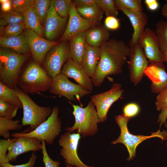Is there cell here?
<instances>
[{"mask_svg":"<svg viewBox=\"0 0 167 167\" xmlns=\"http://www.w3.org/2000/svg\"><path fill=\"white\" fill-rule=\"evenodd\" d=\"M160 48L164 53L167 51V21L160 20L155 25L154 31Z\"/></svg>","mask_w":167,"mask_h":167,"instance_id":"cell-29","label":"cell"},{"mask_svg":"<svg viewBox=\"0 0 167 167\" xmlns=\"http://www.w3.org/2000/svg\"><path fill=\"white\" fill-rule=\"evenodd\" d=\"M122 87L121 84L115 83L109 90L91 96V101L96 107L99 123L106 120L109 108L122 96L124 91Z\"/></svg>","mask_w":167,"mask_h":167,"instance_id":"cell-11","label":"cell"},{"mask_svg":"<svg viewBox=\"0 0 167 167\" xmlns=\"http://www.w3.org/2000/svg\"><path fill=\"white\" fill-rule=\"evenodd\" d=\"M144 73L151 81L152 92L159 93L167 87V73L163 63H150Z\"/></svg>","mask_w":167,"mask_h":167,"instance_id":"cell-19","label":"cell"},{"mask_svg":"<svg viewBox=\"0 0 167 167\" xmlns=\"http://www.w3.org/2000/svg\"><path fill=\"white\" fill-rule=\"evenodd\" d=\"M118 10L122 9L143 11L141 0H114Z\"/></svg>","mask_w":167,"mask_h":167,"instance_id":"cell-32","label":"cell"},{"mask_svg":"<svg viewBox=\"0 0 167 167\" xmlns=\"http://www.w3.org/2000/svg\"><path fill=\"white\" fill-rule=\"evenodd\" d=\"M59 109L55 106L52 109L50 116L34 130L28 132H15L11 134L13 138L25 136L34 138L41 142L45 141L49 145L54 143L62 129V122L58 117Z\"/></svg>","mask_w":167,"mask_h":167,"instance_id":"cell-5","label":"cell"},{"mask_svg":"<svg viewBox=\"0 0 167 167\" xmlns=\"http://www.w3.org/2000/svg\"><path fill=\"white\" fill-rule=\"evenodd\" d=\"M100 58L91 77L96 87L102 84L107 76L116 75L123 71V66L130 53V46L123 41L112 38L100 46Z\"/></svg>","mask_w":167,"mask_h":167,"instance_id":"cell-1","label":"cell"},{"mask_svg":"<svg viewBox=\"0 0 167 167\" xmlns=\"http://www.w3.org/2000/svg\"><path fill=\"white\" fill-rule=\"evenodd\" d=\"M24 34L27 39L34 61L41 66L49 51L59 43L45 39L29 29H25Z\"/></svg>","mask_w":167,"mask_h":167,"instance_id":"cell-13","label":"cell"},{"mask_svg":"<svg viewBox=\"0 0 167 167\" xmlns=\"http://www.w3.org/2000/svg\"><path fill=\"white\" fill-rule=\"evenodd\" d=\"M19 107L0 98V117L12 119L17 114Z\"/></svg>","mask_w":167,"mask_h":167,"instance_id":"cell-33","label":"cell"},{"mask_svg":"<svg viewBox=\"0 0 167 167\" xmlns=\"http://www.w3.org/2000/svg\"><path fill=\"white\" fill-rule=\"evenodd\" d=\"M37 157V156L34 152L31 154L28 162L25 164L13 165L8 162L0 165V167H35L34 165Z\"/></svg>","mask_w":167,"mask_h":167,"instance_id":"cell-42","label":"cell"},{"mask_svg":"<svg viewBox=\"0 0 167 167\" xmlns=\"http://www.w3.org/2000/svg\"><path fill=\"white\" fill-rule=\"evenodd\" d=\"M137 43L143 49L149 63L165 62L154 31L149 28H146L140 36Z\"/></svg>","mask_w":167,"mask_h":167,"instance_id":"cell-14","label":"cell"},{"mask_svg":"<svg viewBox=\"0 0 167 167\" xmlns=\"http://www.w3.org/2000/svg\"><path fill=\"white\" fill-rule=\"evenodd\" d=\"M161 13L163 16L167 18V3L163 5L161 9Z\"/></svg>","mask_w":167,"mask_h":167,"instance_id":"cell-48","label":"cell"},{"mask_svg":"<svg viewBox=\"0 0 167 167\" xmlns=\"http://www.w3.org/2000/svg\"><path fill=\"white\" fill-rule=\"evenodd\" d=\"M20 122L18 119L13 120L0 117V135L4 139H10V131L20 130L23 126Z\"/></svg>","mask_w":167,"mask_h":167,"instance_id":"cell-27","label":"cell"},{"mask_svg":"<svg viewBox=\"0 0 167 167\" xmlns=\"http://www.w3.org/2000/svg\"><path fill=\"white\" fill-rule=\"evenodd\" d=\"M0 45L2 47L10 48L20 54L29 56L31 53L24 34L15 36H0Z\"/></svg>","mask_w":167,"mask_h":167,"instance_id":"cell-22","label":"cell"},{"mask_svg":"<svg viewBox=\"0 0 167 167\" xmlns=\"http://www.w3.org/2000/svg\"><path fill=\"white\" fill-rule=\"evenodd\" d=\"M144 2L150 11L156 10L159 7V3L156 0H145Z\"/></svg>","mask_w":167,"mask_h":167,"instance_id":"cell-45","label":"cell"},{"mask_svg":"<svg viewBox=\"0 0 167 167\" xmlns=\"http://www.w3.org/2000/svg\"><path fill=\"white\" fill-rule=\"evenodd\" d=\"M54 9L60 16L67 18L69 14L72 2L70 0H52Z\"/></svg>","mask_w":167,"mask_h":167,"instance_id":"cell-34","label":"cell"},{"mask_svg":"<svg viewBox=\"0 0 167 167\" xmlns=\"http://www.w3.org/2000/svg\"><path fill=\"white\" fill-rule=\"evenodd\" d=\"M129 60L127 61L130 80L134 86L137 85L145 75L144 72L149 65V62L144 51L138 43L129 42Z\"/></svg>","mask_w":167,"mask_h":167,"instance_id":"cell-10","label":"cell"},{"mask_svg":"<svg viewBox=\"0 0 167 167\" xmlns=\"http://www.w3.org/2000/svg\"><path fill=\"white\" fill-rule=\"evenodd\" d=\"M25 29H31L42 37L43 27L33 6L23 14Z\"/></svg>","mask_w":167,"mask_h":167,"instance_id":"cell-25","label":"cell"},{"mask_svg":"<svg viewBox=\"0 0 167 167\" xmlns=\"http://www.w3.org/2000/svg\"><path fill=\"white\" fill-rule=\"evenodd\" d=\"M76 8L81 17L90 22L98 24L103 19L104 13L96 3L89 7Z\"/></svg>","mask_w":167,"mask_h":167,"instance_id":"cell-26","label":"cell"},{"mask_svg":"<svg viewBox=\"0 0 167 167\" xmlns=\"http://www.w3.org/2000/svg\"><path fill=\"white\" fill-rule=\"evenodd\" d=\"M19 23H24L23 14L13 10L1 14L0 26Z\"/></svg>","mask_w":167,"mask_h":167,"instance_id":"cell-30","label":"cell"},{"mask_svg":"<svg viewBox=\"0 0 167 167\" xmlns=\"http://www.w3.org/2000/svg\"><path fill=\"white\" fill-rule=\"evenodd\" d=\"M61 73L67 78L74 79L84 88L92 91L93 84L91 79L87 74L81 65L75 62L71 58L68 59L65 62Z\"/></svg>","mask_w":167,"mask_h":167,"instance_id":"cell-18","label":"cell"},{"mask_svg":"<svg viewBox=\"0 0 167 167\" xmlns=\"http://www.w3.org/2000/svg\"><path fill=\"white\" fill-rule=\"evenodd\" d=\"M69 16L66 29L61 38V42L70 40L79 33L85 32L92 27L98 25L81 17L72 2Z\"/></svg>","mask_w":167,"mask_h":167,"instance_id":"cell-15","label":"cell"},{"mask_svg":"<svg viewBox=\"0 0 167 167\" xmlns=\"http://www.w3.org/2000/svg\"><path fill=\"white\" fill-rule=\"evenodd\" d=\"M51 1L50 0H34L33 7L39 17L42 24L44 23L49 10Z\"/></svg>","mask_w":167,"mask_h":167,"instance_id":"cell-35","label":"cell"},{"mask_svg":"<svg viewBox=\"0 0 167 167\" xmlns=\"http://www.w3.org/2000/svg\"><path fill=\"white\" fill-rule=\"evenodd\" d=\"M70 41L69 49L71 58L75 62L81 65L86 44L85 32L79 33Z\"/></svg>","mask_w":167,"mask_h":167,"instance_id":"cell-24","label":"cell"},{"mask_svg":"<svg viewBox=\"0 0 167 167\" xmlns=\"http://www.w3.org/2000/svg\"><path fill=\"white\" fill-rule=\"evenodd\" d=\"M15 88L22 104L23 116L22 124L29 125L32 131L45 121L50 116L52 109L50 106H40L17 86Z\"/></svg>","mask_w":167,"mask_h":167,"instance_id":"cell-6","label":"cell"},{"mask_svg":"<svg viewBox=\"0 0 167 167\" xmlns=\"http://www.w3.org/2000/svg\"><path fill=\"white\" fill-rule=\"evenodd\" d=\"M81 138L80 135L78 133L66 131L61 134L58 140L59 145L62 148L60 155L66 165L74 167H93L84 164L78 156L77 149Z\"/></svg>","mask_w":167,"mask_h":167,"instance_id":"cell-9","label":"cell"},{"mask_svg":"<svg viewBox=\"0 0 167 167\" xmlns=\"http://www.w3.org/2000/svg\"><path fill=\"white\" fill-rule=\"evenodd\" d=\"M105 26L109 30H115L120 27L118 19L113 16H107L104 21Z\"/></svg>","mask_w":167,"mask_h":167,"instance_id":"cell-43","label":"cell"},{"mask_svg":"<svg viewBox=\"0 0 167 167\" xmlns=\"http://www.w3.org/2000/svg\"><path fill=\"white\" fill-rule=\"evenodd\" d=\"M29 56L18 54L6 49L0 50V82L9 87L17 86L22 66Z\"/></svg>","mask_w":167,"mask_h":167,"instance_id":"cell-3","label":"cell"},{"mask_svg":"<svg viewBox=\"0 0 167 167\" xmlns=\"http://www.w3.org/2000/svg\"><path fill=\"white\" fill-rule=\"evenodd\" d=\"M140 110V107L137 104L134 102L130 103L124 107L123 114L126 117L131 118L138 115Z\"/></svg>","mask_w":167,"mask_h":167,"instance_id":"cell-40","label":"cell"},{"mask_svg":"<svg viewBox=\"0 0 167 167\" xmlns=\"http://www.w3.org/2000/svg\"><path fill=\"white\" fill-rule=\"evenodd\" d=\"M71 58L69 47L65 41H62L53 47L44 58L42 67L52 78L61 73L64 63Z\"/></svg>","mask_w":167,"mask_h":167,"instance_id":"cell-8","label":"cell"},{"mask_svg":"<svg viewBox=\"0 0 167 167\" xmlns=\"http://www.w3.org/2000/svg\"><path fill=\"white\" fill-rule=\"evenodd\" d=\"M7 1V0H0V2L1 4H2L6 2Z\"/></svg>","mask_w":167,"mask_h":167,"instance_id":"cell-50","label":"cell"},{"mask_svg":"<svg viewBox=\"0 0 167 167\" xmlns=\"http://www.w3.org/2000/svg\"><path fill=\"white\" fill-rule=\"evenodd\" d=\"M115 121L120 129V134L118 139L113 141L111 143H122L126 147L129 153L127 158L129 161L135 156V151L138 145L145 139L153 137H158L162 140L167 139V131L161 132L159 130L156 132L152 133L149 136L135 135L130 133L127 128V124L131 118L121 114L115 116Z\"/></svg>","mask_w":167,"mask_h":167,"instance_id":"cell-7","label":"cell"},{"mask_svg":"<svg viewBox=\"0 0 167 167\" xmlns=\"http://www.w3.org/2000/svg\"><path fill=\"white\" fill-rule=\"evenodd\" d=\"M165 59V61L167 64V51L163 53Z\"/></svg>","mask_w":167,"mask_h":167,"instance_id":"cell-49","label":"cell"},{"mask_svg":"<svg viewBox=\"0 0 167 167\" xmlns=\"http://www.w3.org/2000/svg\"><path fill=\"white\" fill-rule=\"evenodd\" d=\"M18 137L12 139H0V165L9 162L6 152L11 144L16 141Z\"/></svg>","mask_w":167,"mask_h":167,"instance_id":"cell-38","label":"cell"},{"mask_svg":"<svg viewBox=\"0 0 167 167\" xmlns=\"http://www.w3.org/2000/svg\"><path fill=\"white\" fill-rule=\"evenodd\" d=\"M72 2L76 8L88 7L96 4V0H75Z\"/></svg>","mask_w":167,"mask_h":167,"instance_id":"cell-44","label":"cell"},{"mask_svg":"<svg viewBox=\"0 0 167 167\" xmlns=\"http://www.w3.org/2000/svg\"><path fill=\"white\" fill-rule=\"evenodd\" d=\"M17 137L8 149L7 156L10 161H15L17 157L22 154L42 150V143L36 138L25 136Z\"/></svg>","mask_w":167,"mask_h":167,"instance_id":"cell-17","label":"cell"},{"mask_svg":"<svg viewBox=\"0 0 167 167\" xmlns=\"http://www.w3.org/2000/svg\"><path fill=\"white\" fill-rule=\"evenodd\" d=\"M53 78L33 60L21 70L17 85L24 93L33 95L49 90Z\"/></svg>","mask_w":167,"mask_h":167,"instance_id":"cell-2","label":"cell"},{"mask_svg":"<svg viewBox=\"0 0 167 167\" xmlns=\"http://www.w3.org/2000/svg\"><path fill=\"white\" fill-rule=\"evenodd\" d=\"M67 20V18L62 17L58 14L51 0L43 23V34L47 39L54 41L64 28Z\"/></svg>","mask_w":167,"mask_h":167,"instance_id":"cell-16","label":"cell"},{"mask_svg":"<svg viewBox=\"0 0 167 167\" xmlns=\"http://www.w3.org/2000/svg\"><path fill=\"white\" fill-rule=\"evenodd\" d=\"M109 30L103 25H95L85 32V39L88 45L99 47L110 39Z\"/></svg>","mask_w":167,"mask_h":167,"instance_id":"cell-23","label":"cell"},{"mask_svg":"<svg viewBox=\"0 0 167 167\" xmlns=\"http://www.w3.org/2000/svg\"><path fill=\"white\" fill-rule=\"evenodd\" d=\"M25 28L24 23L8 24L0 26V36L9 37L18 36Z\"/></svg>","mask_w":167,"mask_h":167,"instance_id":"cell-31","label":"cell"},{"mask_svg":"<svg viewBox=\"0 0 167 167\" xmlns=\"http://www.w3.org/2000/svg\"><path fill=\"white\" fill-rule=\"evenodd\" d=\"M42 143V152L43 155L42 161L45 167H59L60 162L58 161L53 160L49 156L47 151L46 143L45 141L41 142Z\"/></svg>","mask_w":167,"mask_h":167,"instance_id":"cell-39","label":"cell"},{"mask_svg":"<svg viewBox=\"0 0 167 167\" xmlns=\"http://www.w3.org/2000/svg\"><path fill=\"white\" fill-rule=\"evenodd\" d=\"M167 118V107L163 110L161 111V112L159 115L157 122L160 123V126L161 127L164 123H165Z\"/></svg>","mask_w":167,"mask_h":167,"instance_id":"cell-46","label":"cell"},{"mask_svg":"<svg viewBox=\"0 0 167 167\" xmlns=\"http://www.w3.org/2000/svg\"><path fill=\"white\" fill-rule=\"evenodd\" d=\"M1 10L3 12H7L12 10L11 0H7L5 2L1 4Z\"/></svg>","mask_w":167,"mask_h":167,"instance_id":"cell-47","label":"cell"},{"mask_svg":"<svg viewBox=\"0 0 167 167\" xmlns=\"http://www.w3.org/2000/svg\"><path fill=\"white\" fill-rule=\"evenodd\" d=\"M12 10L23 14L33 6V0H11Z\"/></svg>","mask_w":167,"mask_h":167,"instance_id":"cell-37","label":"cell"},{"mask_svg":"<svg viewBox=\"0 0 167 167\" xmlns=\"http://www.w3.org/2000/svg\"><path fill=\"white\" fill-rule=\"evenodd\" d=\"M97 4L101 9L107 16H117L118 11L113 0H96Z\"/></svg>","mask_w":167,"mask_h":167,"instance_id":"cell-36","label":"cell"},{"mask_svg":"<svg viewBox=\"0 0 167 167\" xmlns=\"http://www.w3.org/2000/svg\"><path fill=\"white\" fill-rule=\"evenodd\" d=\"M0 98L5 101L22 108L21 102L17 94L15 88L5 85L0 82Z\"/></svg>","mask_w":167,"mask_h":167,"instance_id":"cell-28","label":"cell"},{"mask_svg":"<svg viewBox=\"0 0 167 167\" xmlns=\"http://www.w3.org/2000/svg\"><path fill=\"white\" fill-rule=\"evenodd\" d=\"M71 104L73 108L72 113L75 122L73 126L67 127L65 130L71 133L76 130L77 133L83 137L96 134L98 131L99 120L95 106L91 100L84 108Z\"/></svg>","mask_w":167,"mask_h":167,"instance_id":"cell-4","label":"cell"},{"mask_svg":"<svg viewBox=\"0 0 167 167\" xmlns=\"http://www.w3.org/2000/svg\"><path fill=\"white\" fill-rule=\"evenodd\" d=\"M99 47L92 46L86 43L81 66L89 77L93 75L100 58Z\"/></svg>","mask_w":167,"mask_h":167,"instance_id":"cell-21","label":"cell"},{"mask_svg":"<svg viewBox=\"0 0 167 167\" xmlns=\"http://www.w3.org/2000/svg\"><path fill=\"white\" fill-rule=\"evenodd\" d=\"M156 109L161 111L167 107V87L158 93L155 103Z\"/></svg>","mask_w":167,"mask_h":167,"instance_id":"cell-41","label":"cell"},{"mask_svg":"<svg viewBox=\"0 0 167 167\" xmlns=\"http://www.w3.org/2000/svg\"><path fill=\"white\" fill-rule=\"evenodd\" d=\"M49 91L52 94L63 96L72 101H76L75 96L82 97L91 93V91L84 88L79 84L72 82L61 73L53 78Z\"/></svg>","mask_w":167,"mask_h":167,"instance_id":"cell-12","label":"cell"},{"mask_svg":"<svg viewBox=\"0 0 167 167\" xmlns=\"http://www.w3.org/2000/svg\"><path fill=\"white\" fill-rule=\"evenodd\" d=\"M65 167H74L71 165H66Z\"/></svg>","mask_w":167,"mask_h":167,"instance_id":"cell-51","label":"cell"},{"mask_svg":"<svg viewBox=\"0 0 167 167\" xmlns=\"http://www.w3.org/2000/svg\"><path fill=\"white\" fill-rule=\"evenodd\" d=\"M121 11L128 18L133 29L132 37L129 42L137 43L142 34L144 31L148 21L147 14L143 11L122 9Z\"/></svg>","mask_w":167,"mask_h":167,"instance_id":"cell-20","label":"cell"}]
</instances>
